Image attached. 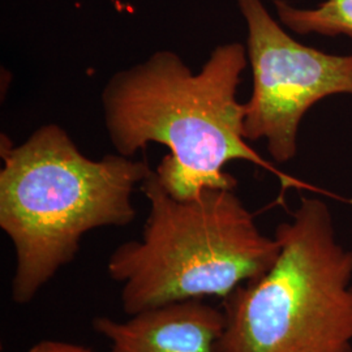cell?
I'll return each instance as SVG.
<instances>
[{
    "label": "cell",
    "instance_id": "1",
    "mask_svg": "<svg viewBox=\"0 0 352 352\" xmlns=\"http://www.w3.org/2000/svg\"><path fill=\"white\" fill-rule=\"evenodd\" d=\"M247 64L245 46L232 42L217 46L199 72L170 50L116 72L101 94L113 149L132 158L151 142L166 146L170 153L155 174L176 200L195 199L204 189L236 188L238 180L223 170L232 161L263 167L283 188L317 190L280 173L244 138L238 90Z\"/></svg>",
    "mask_w": 352,
    "mask_h": 352
},
{
    "label": "cell",
    "instance_id": "2",
    "mask_svg": "<svg viewBox=\"0 0 352 352\" xmlns=\"http://www.w3.org/2000/svg\"><path fill=\"white\" fill-rule=\"evenodd\" d=\"M0 228L12 241V299L26 304L77 254L84 235L136 218L132 196L146 161L118 153L90 160L58 124L20 145L1 136Z\"/></svg>",
    "mask_w": 352,
    "mask_h": 352
},
{
    "label": "cell",
    "instance_id": "3",
    "mask_svg": "<svg viewBox=\"0 0 352 352\" xmlns=\"http://www.w3.org/2000/svg\"><path fill=\"white\" fill-rule=\"evenodd\" d=\"M149 214L140 240L111 253L107 273L122 285L126 315L170 302L218 296L263 277L279 243L266 236L235 189H204L176 200L155 170L141 184Z\"/></svg>",
    "mask_w": 352,
    "mask_h": 352
},
{
    "label": "cell",
    "instance_id": "4",
    "mask_svg": "<svg viewBox=\"0 0 352 352\" xmlns=\"http://www.w3.org/2000/svg\"><path fill=\"white\" fill-rule=\"evenodd\" d=\"M274 238V265L223 299L219 352H352V251L327 204L302 197Z\"/></svg>",
    "mask_w": 352,
    "mask_h": 352
},
{
    "label": "cell",
    "instance_id": "5",
    "mask_svg": "<svg viewBox=\"0 0 352 352\" xmlns=\"http://www.w3.org/2000/svg\"><path fill=\"white\" fill-rule=\"evenodd\" d=\"M247 25L252 94L244 103V138L265 140L276 164L298 153L304 115L334 94L352 96V54L333 55L289 36L263 0H236Z\"/></svg>",
    "mask_w": 352,
    "mask_h": 352
},
{
    "label": "cell",
    "instance_id": "6",
    "mask_svg": "<svg viewBox=\"0 0 352 352\" xmlns=\"http://www.w3.org/2000/svg\"><path fill=\"white\" fill-rule=\"evenodd\" d=\"M93 327L109 340V352H219L225 314L195 299L151 308L124 321L97 317Z\"/></svg>",
    "mask_w": 352,
    "mask_h": 352
},
{
    "label": "cell",
    "instance_id": "7",
    "mask_svg": "<svg viewBox=\"0 0 352 352\" xmlns=\"http://www.w3.org/2000/svg\"><path fill=\"white\" fill-rule=\"evenodd\" d=\"M274 7L279 23L296 34L352 38V0H325L316 8H298L286 0H274Z\"/></svg>",
    "mask_w": 352,
    "mask_h": 352
},
{
    "label": "cell",
    "instance_id": "8",
    "mask_svg": "<svg viewBox=\"0 0 352 352\" xmlns=\"http://www.w3.org/2000/svg\"><path fill=\"white\" fill-rule=\"evenodd\" d=\"M28 352H94L84 346L62 342V340H41Z\"/></svg>",
    "mask_w": 352,
    "mask_h": 352
}]
</instances>
